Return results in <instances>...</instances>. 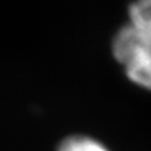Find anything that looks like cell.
Listing matches in <instances>:
<instances>
[{
	"label": "cell",
	"mask_w": 151,
	"mask_h": 151,
	"mask_svg": "<svg viewBox=\"0 0 151 151\" xmlns=\"http://www.w3.org/2000/svg\"><path fill=\"white\" fill-rule=\"evenodd\" d=\"M113 54L133 83L151 90V43L133 26L125 25L117 31L113 39Z\"/></svg>",
	"instance_id": "1"
},
{
	"label": "cell",
	"mask_w": 151,
	"mask_h": 151,
	"mask_svg": "<svg viewBox=\"0 0 151 151\" xmlns=\"http://www.w3.org/2000/svg\"><path fill=\"white\" fill-rule=\"evenodd\" d=\"M129 26L151 43V0H136L129 6Z\"/></svg>",
	"instance_id": "2"
},
{
	"label": "cell",
	"mask_w": 151,
	"mask_h": 151,
	"mask_svg": "<svg viewBox=\"0 0 151 151\" xmlns=\"http://www.w3.org/2000/svg\"><path fill=\"white\" fill-rule=\"evenodd\" d=\"M57 151H109L104 143L88 136H71L59 145Z\"/></svg>",
	"instance_id": "3"
}]
</instances>
